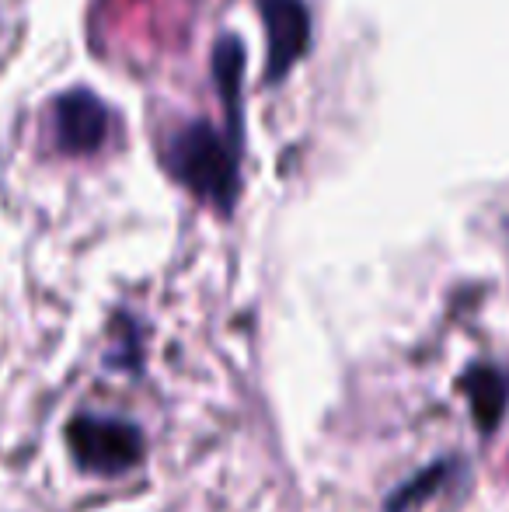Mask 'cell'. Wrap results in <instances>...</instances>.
Returning <instances> with one entry per match:
<instances>
[{"label":"cell","instance_id":"obj_1","mask_svg":"<svg viewBox=\"0 0 509 512\" xmlns=\"http://www.w3.org/2000/svg\"><path fill=\"white\" fill-rule=\"evenodd\" d=\"M164 164L199 199L231 209V199L238 192V154L206 122H192V126L178 129L168 143Z\"/></svg>","mask_w":509,"mask_h":512},{"label":"cell","instance_id":"obj_6","mask_svg":"<svg viewBox=\"0 0 509 512\" xmlns=\"http://www.w3.org/2000/svg\"><path fill=\"white\" fill-rule=\"evenodd\" d=\"M440 478H443V471L422 474V478H419V488H436V481H440ZM419 495H426V492H415V488H401V492L394 495V502H391V512L408 509V506H412V499H419Z\"/></svg>","mask_w":509,"mask_h":512},{"label":"cell","instance_id":"obj_4","mask_svg":"<svg viewBox=\"0 0 509 512\" xmlns=\"http://www.w3.org/2000/svg\"><path fill=\"white\" fill-rule=\"evenodd\" d=\"M56 143L63 154H95L109 133V112L91 91H70L56 102Z\"/></svg>","mask_w":509,"mask_h":512},{"label":"cell","instance_id":"obj_5","mask_svg":"<svg viewBox=\"0 0 509 512\" xmlns=\"http://www.w3.org/2000/svg\"><path fill=\"white\" fill-rule=\"evenodd\" d=\"M464 391L471 398V408H475V418L485 432L496 429L499 415L506 408V398H509V384L503 373L496 370H475L464 377Z\"/></svg>","mask_w":509,"mask_h":512},{"label":"cell","instance_id":"obj_3","mask_svg":"<svg viewBox=\"0 0 509 512\" xmlns=\"http://www.w3.org/2000/svg\"><path fill=\"white\" fill-rule=\"evenodd\" d=\"M258 11L269 28V77H283L311 42V18L304 0H258Z\"/></svg>","mask_w":509,"mask_h":512},{"label":"cell","instance_id":"obj_2","mask_svg":"<svg viewBox=\"0 0 509 512\" xmlns=\"http://www.w3.org/2000/svg\"><path fill=\"white\" fill-rule=\"evenodd\" d=\"M67 446L77 467L91 474H123L143 457V436L133 422L105 415H81L67 425Z\"/></svg>","mask_w":509,"mask_h":512}]
</instances>
